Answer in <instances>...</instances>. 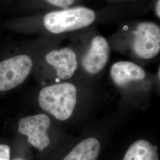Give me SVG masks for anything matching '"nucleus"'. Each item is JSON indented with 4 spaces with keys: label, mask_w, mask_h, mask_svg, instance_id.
Listing matches in <instances>:
<instances>
[{
    "label": "nucleus",
    "mask_w": 160,
    "mask_h": 160,
    "mask_svg": "<svg viewBox=\"0 0 160 160\" xmlns=\"http://www.w3.org/2000/svg\"><path fill=\"white\" fill-rule=\"evenodd\" d=\"M77 92L75 86L68 82L48 86L41 90L39 103L42 109L58 120H67L74 110Z\"/></svg>",
    "instance_id": "obj_1"
},
{
    "label": "nucleus",
    "mask_w": 160,
    "mask_h": 160,
    "mask_svg": "<svg viewBox=\"0 0 160 160\" xmlns=\"http://www.w3.org/2000/svg\"><path fill=\"white\" fill-rule=\"evenodd\" d=\"M96 15L92 9L78 7L48 12L43 18L46 29L54 34L83 29L96 20Z\"/></svg>",
    "instance_id": "obj_2"
},
{
    "label": "nucleus",
    "mask_w": 160,
    "mask_h": 160,
    "mask_svg": "<svg viewBox=\"0 0 160 160\" xmlns=\"http://www.w3.org/2000/svg\"><path fill=\"white\" fill-rule=\"evenodd\" d=\"M132 49L140 58H154L160 51V28L155 23H140L134 32Z\"/></svg>",
    "instance_id": "obj_3"
},
{
    "label": "nucleus",
    "mask_w": 160,
    "mask_h": 160,
    "mask_svg": "<svg viewBox=\"0 0 160 160\" xmlns=\"http://www.w3.org/2000/svg\"><path fill=\"white\" fill-rule=\"evenodd\" d=\"M33 66L31 58L20 55L0 62V91H8L22 84Z\"/></svg>",
    "instance_id": "obj_4"
},
{
    "label": "nucleus",
    "mask_w": 160,
    "mask_h": 160,
    "mask_svg": "<svg viewBox=\"0 0 160 160\" xmlns=\"http://www.w3.org/2000/svg\"><path fill=\"white\" fill-rule=\"evenodd\" d=\"M18 132L28 136V142L34 148L42 151L50 144L47 133L51 120L45 114H38L23 118L18 121Z\"/></svg>",
    "instance_id": "obj_5"
},
{
    "label": "nucleus",
    "mask_w": 160,
    "mask_h": 160,
    "mask_svg": "<svg viewBox=\"0 0 160 160\" xmlns=\"http://www.w3.org/2000/svg\"><path fill=\"white\" fill-rule=\"evenodd\" d=\"M109 55L110 46L108 41L101 36H96L82 58V67L87 73L97 74L106 65Z\"/></svg>",
    "instance_id": "obj_6"
},
{
    "label": "nucleus",
    "mask_w": 160,
    "mask_h": 160,
    "mask_svg": "<svg viewBox=\"0 0 160 160\" xmlns=\"http://www.w3.org/2000/svg\"><path fill=\"white\" fill-rule=\"evenodd\" d=\"M47 62L55 69L58 77L62 80L71 78L78 67L74 51L69 48L53 50L46 56Z\"/></svg>",
    "instance_id": "obj_7"
},
{
    "label": "nucleus",
    "mask_w": 160,
    "mask_h": 160,
    "mask_svg": "<svg viewBox=\"0 0 160 160\" xmlns=\"http://www.w3.org/2000/svg\"><path fill=\"white\" fill-rule=\"evenodd\" d=\"M110 76L116 85L123 87L132 81L143 80L146 73L142 67L136 63L130 61H119L112 66Z\"/></svg>",
    "instance_id": "obj_8"
},
{
    "label": "nucleus",
    "mask_w": 160,
    "mask_h": 160,
    "mask_svg": "<svg viewBox=\"0 0 160 160\" xmlns=\"http://www.w3.org/2000/svg\"><path fill=\"white\" fill-rule=\"evenodd\" d=\"M100 143L94 138H88L76 145L63 160H97Z\"/></svg>",
    "instance_id": "obj_9"
},
{
    "label": "nucleus",
    "mask_w": 160,
    "mask_h": 160,
    "mask_svg": "<svg viewBox=\"0 0 160 160\" xmlns=\"http://www.w3.org/2000/svg\"><path fill=\"white\" fill-rule=\"evenodd\" d=\"M123 160H158L157 147L147 140H138L128 148Z\"/></svg>",
    "instance_id": "obj_10"
},
{
    "label": "nucleus",
    "mask_w": 160,
    "mask_h": 160,
    "mask_svg": "<svg viewBox=\"0 0 160 160\" xmlns=\"http://www.w3.org/2000/svg\"><path fill=\"white\" fill-rule=\"evenodd\" d=\"M46 2L53 6L62 8L63 9L68 8L69 6L74 3L75 0H45Z\"/></svg>",
    "instance_id": "obj_11"
},
{
    "label": "nucleus",
    "mask_w": 160,
    "mask_h": 160,
    "mask_svg": "<svg viewBox=\"0 0 160 160\" xmlns=\"http://www.w3.org/2000/svg\"><path fill=\"white\" fill-rule=\"evenodd\" d=\"M0 160H10V149L7 145H0Z\"/></svg>",
    "instance_id": "obj_12"
},
{
    "label": "nucleus",
    "mask_w": 160,
    "mask_h": 160,
    "mask_svg": "<svg viewBox=\"0 0 160 160\" xmlns=\"http://www.w3.org/2000/svg\"><path fill=\"white\" fill-rule=\"evenodd\" d=\"M160 0H158L156 4V7H155V12H156V14H157V17H158L159 18H160Z\"/></svg>",
    "instance_id": "obj_13"
},
{
    "label": "nucleus",
    "mask_w": 160,
    "mask_h": 160,
    "mask_svg": "<svg viewBox=\"0 0 160 160\" xmlns=\"http://www.w3.org/2000/svg\"><path fill=\"white\" fill-rule=\"evenodd\" d=\"M12 160H25L23 159V158H14V159H13Z\"/></svg>",
    "instance_id": "obj_14"
}]
</instances>
